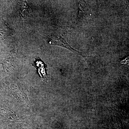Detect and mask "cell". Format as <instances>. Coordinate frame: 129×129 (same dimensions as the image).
I'll use <instances>...</instances> for the list:
<instances>
[{
  "label": "cell",
  "instance_id": "6da1fadb",
  "mask_svg": "<svg viewBox=\"0 0 129 129\" xmlns=\"http://www.w3.org/2000/svg\"><path fill=\"white\" fill-rule=\"evenodd\" d=\"M14 35V32L4 18L0 15V45L9 36Z\"/></svg>",
  "mask_w": 129,
  "mask_h": 129
},
{
  "label": "cell",
  "instance_id": "7a4b0ae2",
  "mask_svg": "<svg viewBox=\"0 0 129 129\" xmlns=\"http://www.w3.org/2000/svg\"><path fill=\"white\" fill-rule=\"evenodd\" d=\"M19 12L21 17L24 19L27 18L30 14V9L26 2H21L19 8Z\"/></svg>",
  "mask_w": 129,
  "mask_h": 129
},
{
  "label": "cell",
  "instance_id": "3957f363",
  "mask_svg": "<svg viewBox=\"0 0 129 129\" xmlns=\"http://www.w3.org/2000/svg\"><path fill=\"white\" fill-rule=\"evenodd\" d=\"M92 103L91 104V106H92V109H92V111H95V105L96 102V96L94 94H92Z\"/></svg>",
  "mask_w": 129,
  "mask_h": 129
}]
</instances>
